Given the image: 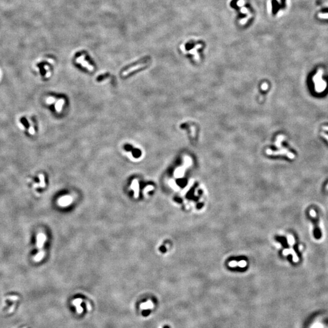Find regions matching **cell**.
<instances>
[{"instance_id":"obj_1","label":"cell","mask_w":328,"mask_h":328,"mask_svg":"<svg viewBox=\"0 0 328 328\" xmlns=\"http://www.w3.org/2000/svg\"><path fill=\"white\" fill-rule=\"evenodd\" d=\"M323 71L320 70L317 74L313 77V81L315 83V88L317 92H321L326 89V82L322 80Z\"/></svg>"},{"instance_id":"obj_2","label":"cell","mask_w":328,"mask_h":328,"mask_svg":"<svg viewBox=\"0 0 328 328\" xmlns=\"http://www.w3.org/2000/svg\"><path fill=\"white\" fill-rule=\"evenodd\" d=\"M267 153L268 154H275V155L286 154L287 156L290 159L295 158V155L293 154H292V153H290V152H289L287 149L284 148H282L280 150L277 151H272L270 150H267Z\"/></svg>"},{"instance_id":"obj_3","label":"cell","mask_w":328,"mask_h":328,"mask_svg":"<svg viewBox=\"0 0 328 328\" xmlns=\"http://www.w3.org/2000/svg\"><path fill=\"white\" fill-rule=\"evenodd\" d=\"M73 198L71 196H64L58 200V204L60 206L67 207L72 202Z\"/></svg>"},{"instance_id":"obj_4","label":"cell","mask_w":328,"mask_h":328,"mask_svg":"<svg viewBox=\"0 0 328 328\" xmlns=\"http://www.w3.org/2000/svg\"><path fill=\"white\" fill-rule=\"evenodd\" d=\"M145 66H146V65L144 63H139V64H137L136 65H134V66H133L130 67V68H129L128 69L125 70V71H123V72L122 75L123 76L128 75V74H130V73H131L132 72H133V71H136V70L139 69H140V68H143V67H144Z\"/></svg>"},{"instance_id":"obj_5","label":"cell","mask_w":328,"mask_h":328,"mask_svg":"<svg viewBox=\"0 0 328 328\" xmlns=\"http://www.w3.org/2000/svg\"><path fill=\"white\" fill-rule=\"evenodd\" d=\"M84 58H85V55H82L81 57H78V58H77V60H76V61H77V63H80V64L82 65L83 67H85V68H86L87 69L89 70V71H92L93 70H94V68H93V66H92V65H91L90 64H89V63H88V62L86 61V60H85V59H84Z\"/></svg>"},{"instance_id":"obj_6","label":"cell","mask_w":328,"mask_h":328,"mask_svg":"<svg viewBox=\"0 0 328 328\" xmlns=\"http://www.w3.org/2000/svg\"><path fill=\"white\" fill-rule=\"evenodd\" d=\"M37 246L39 249H41L43 248V245L45 241L46 240V236L43 233H40L37 235Z\"/></svg>"},{"instance_id":"obj_7","label":"cell","mask_w":328,"mask_h":328,"mask_svg":"<svg viewBox=\"0 0 328 328\" xmlns=\"http://www.w3.org/2000/svg\"><path fill=\"white\" fill-rule=\"evenodd\" d=\"M130 189L134 191V196L135 198H137L139 195V184L137 179H134L132 182Z\"/></svg>"},{"instance_id":"obj_8","label":"cell","mask_w":328,"mask_h":328,"mask_svg":"<svg viewBox=\"0 0 328 328\" xmlns=\"http://www.w3.org/2000/svg\"><path fill=\"white\" fill-rule=\"evenodd\" d=\"M82 303V300L81 298H77V299L74 300L73 301V304L75 306L76 308H77V310L79 313H82V311H83V308L81 306V304Z\"/></svg>"},{"instance_id":"obj_9","label":"cell","mask_w":328,"mask_h":328,"mask_svg":"<svg viewBox=\"0 0 328 328\" xmlns=\"http://www.w3.org/2000/svg\"><path fill=\"white\" fill-rule=\"evenodd\" d=\"M44 256V252L43 251V250H41V251H40L39 252L37 253L36 255L34 256V261L36 262H39L41 260V259H43Z\"/></svg>"},{"instance_id":"obj_10","label":"cell","mask_w":328,"mask_h":328,"mask_svg":"<svg viewBox=\"0 0 328 328\" xmlns=\"http://www.w3.org/2000/svg\"><path fill=\"white\" fill-rule=\"evenodd\" d=\"M65 103V100L63 99H60L55 104V110L57 112H60L62 110V107Z\"/></svg>"},{"instance_id":"obj_11","label":"cell","mask_w":328,"mask_h":328,"mask_svg":"<svg viewBox=\"0 0 328 328\" xmlns=\"http://www.w3.org/2000/svg\"><path fill=\"white\" fill-rule=\"evenodd\" d=\"M284 139V137L283 136H279L277 138V141L276 142V145L278 148H282V147L281 145V142H282V140Z\"/></svg>"},{"instance_id":"obj_12","label":"cell","mask_w":328,"mask_h":328,"mask_svg":"<svg viewBox=\"0 0 328 328\" xmlns=\"http://www.w3.org/2000/svg\"><path fill=\"white\" fill-rule=\"evenodd\" d=\"M39 178H40V184H39L40 186H41V187H42V188L44 187V186H45V182H44V176H43V175H40Z\"/></svg>"},{"instance_id":"obj_13","label":"cell","mask_w":328,"mask_h":328,"mask_svg":"<svg viewBox=\"0 0 328 328\" xmlns=\"http://www.w3.org/2000/svg\"><path fill=\"white\" fill-rule=\"evenodd\" d=\"M153 189H154V187H153V186H151V185H150V186H147V187L145 188V189H144V192H143L144 193L145 195H146V194L147 193V192H149V191H151V190H153Z\"/></svg>"},{"instance_id":"obj_14","label":"cell","mask_w":328,"mask_h":328,"mask_svg":"<svg viewBox=\"0 0 328 328\" xmlns=\"http://www.w3.org/2000/svg\"><path fill=\"white\" fill-rule=\"evenodd\" d=\"M150 312H151V311H150V310H149V309H148H148H147V310H145L144 311H143L142 314H143V315H144V316H145V317H147V316H148V315L149 314H150Z\"/></svg>"},{"instance_id":"obj_15","label":"cell","mask_w":328,"mask_h":328,"mask_svg":"<svg viewBox=\"0 0 328 328\" xmlns=\"http://www.w3.org/2000/svg\"><path fill=\"white\" fill-rule=\"evenodd\" d=\"M245 265H246V262L244 261H242L239 262V265L241 267H244Z\"/></svg>"},{"instance_id":"obj_16","label":"cell","mask_w":328,"mask_h":328,"mask_svg":"<svg viewBox=\"0 0 328 328\" xmlns=\"http://www.w3.org/2000/svg\"><path fill=\"white\" fill-rule=\"evenodd\" d=\"M289 244H291V245L293 244L294 243V239H293V238H292V236H290V238H289Z\"/></svg>"},{"instance_id":"obj_17","label":"cell","mask_w":328,"mask_h":328,"mask_svg":"<svg viewBox=\"0 0 328 328\" xmlns=\"http://www.w3.org/2000/svg\"><path fill=\"white\" fill-rule=\"evenodd\" d=\"M54 99L53 97H49V99H48V103H52L53 102H54Z\"/></svg>"},{"instance_id":"obj_18","label":"cell","mask_w":328,"mask_h":328,"mask_svg":"<svg viewBox=\"0 0 328 328\" xmlns=\"http://www.w3.org/2000/svg\"><path fill=\"white\" fill-rule=\"evenodd\" d=\"M310 215H311L312 217H315V216H316V214H315V211L313 210H312L310 211Z\"/></svg>"},{"instance_id":"obj_19","label":"cell","mask_w":328,"mask_h":328,"mask_svg":"<svg viewBox=\"0 0 328 328\" xmlns=\"http://www.w3.org/2000/svg\"><path fill=\"white\" fill-rule=\"evenodd\" d=\"M321 136H322L323 137L325 138V139L328 141V135L327 134H325V133H321Z\"/></svg>"},{"instance_id":"obj_20","label":"cell","mask_w":328,"mask_h":328,"mask_svg":"<svg viewBox=\"0 0 328 328\" xmlns=\"http://www.w3.org/2000/svg\"><path fill=\"white\" fill-rule=\"evenodd\" d=\"M230 266H232V267L235 266V265H236V262H235V261H232V262H231L230 263Z\"/></svg>"},{"instance_id":"obj_21","label":"cell","mask_w":328,"mask_h":328,"mask_svg":"<svg viewBox=\"0 0 328 328\" xmlns=\"http://www.w3.org/2000/svg\"><path fill=\"white\" fill-rule=\"evenodd\" d=\"M323 130H326V131H328V127H323Z\"/></svg>"},{"instance_id":"obj_22","label":"cell","mask_w":328,"mask_h":328,"mask_svg":"<svg viewBox=\"0 0 328 328\" xmlns=\"http://www.w3.org/2000/svg\"><path fill=\"white\" fill-rule=\"evenodd\" d=\"M164 328H170V327H169V326H167V325H166V326H164Z\"/></svg>"},{"instance_id":"obj_23","label":"cell","mask_w":328,"mask_h":328,"mask_svg":"<svg viewBox=\"0 0 328 328\" xmlns=\"http://www.w3.org/2000/svg\"><path fill=\"white\" fill-rule=\"evenodd\" d=\"M327 188H328V186H327Z\"/></svg>"}]
</instances>
